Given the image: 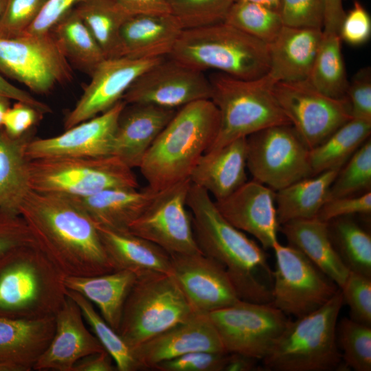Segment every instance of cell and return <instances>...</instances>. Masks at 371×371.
Returning a JSON list of instances; mask_svg holds the SVG:
<instances>
[{"instance_id": "1", "label": "cell", "mask_w": 371, "mask_h": 371, "mask_svg": "<svg viewBox=\"0 0 371 371\" xmlns=\"http://www.w3.org/2000/svg\"><path fill=\"white\" fill-rule=\"evenodd\" d=\"M19 215L35 245L64 276L115 271L95 224L73 197L31 190Z\"/></svg>"}, {"instance_id": "2", "label": "cell", "mask_w": 371, "mask_h": 371, "mask_svg": "<svg viewBox=\"0 0 371 371\" xmlns=\"http://www.w3.org/2000/svg\"><path fill=\"white\" fill-rule=\"evenodd\" d=\"M186 203L199 249L224 266L240 299L270 303L271 288L264 279L272 282L273 271L265 249L227 221L203 188L191 183Z\"/></svg>"}, {"instance_id": "3", "label": "cell", "mask_w": 371, "mask_h": 371, "mask_svg": "<svg viewBox=\"0 0 371 371\" xmlns=\"http://www.w3.org/2000/svg\"><path fill=\"white\" fill-rule=\"evenodd\" d=\"M219 126V111L211 100L178 109L139 166L148 187L159 192L190 179L199 159L214 142Z\"/></svg>"}, {"instance_id": "4", "label": "cell", "mask_w": 371, "mask_h": 371, "mask_svg": "<svg viewBox=\"0 0 371 371\" xmlns=\"http://www.w3.org/2000/svg\"><path fill=\"white\" fill-rule=\"evenodd\" d=\"M64 276L33 244L0 255V317H54L67 298Z\"/></svg>"}, {"instance_id": "5", "label": "cell", "mask_w": 371, "mask_h": 371, "mask_svg": "<svg viewBox=\"0 0 371 371\" xmlns=\"http://www.w3.org/2000/svg\"><path fill=\"white\" fill-rule=\"evenodd\" d=\"M168 57L240 79L262 77L269 69L267 45L225 22L183 30Z\"/></svg>"}, {"instance_id": "6", "label": "cell", "mask_w": 371, "mask_h": 371, "mask_svg": "<svg viewBox=\"0 0 371 371\" xmlns=\"http://www.w3.org/2000/svg\"><path fill=\"white\" fill-rule=\"evenodd\" d=\"M344 304L339 289L315 311L289 320L267 355L263 368L274 371H330L341 366L336 328Z\"/></svg>"}, {"instance_id": "7", "label": "cell", "mask_w": 371, "mask_h": 371, "mask_svg": "<svg viewBox=\"0 0 371 371\" xmlns=\"http://www.w3.org/2000/svg\"><path fill=\"white\" fill-rule=\"evenodd\" d=\"M211 100L218 109L217 136L205 153L267 127L291 125L273 92L274 82L267 74L240 79L218 72L209 78Z\"/></svg>"}, {"instance_id": "8", "label": "cell", "mask_w": 371, "mask_h": 371, "mask_svg": "<svg viewBox=\"0 0 371 371\" xmlns=\"http://www.w3.org/2000/svg\"><path fill=\"white\" fill-rule=\"evenodd\" d=\"M196 313L172 274H146L127 297L117 333L133 350Z\"/></svg>"}, {"instance_id": "9", "label": "cell", "mask_w": 371, "mask_h": 371, "mask_svg": "<svg viewBox=\"0 0 371 371\" xmlns=\"http://www.w3.org/2000/svg\"><path fill=\"white\" fill-rule=\"evenodd\" d=\"M32 190L84 197L117 188H138L132 168L113 155L30 159Z\"/></svg>"}, {"instance_id": "10", "label": "cell", "mask_w": 371, "mask_h": 371, "mask_svg": "<svg viewBox=\"0 0 371 371\" xmlns=\"http://www.w3.org/2000/svg\"><path fill=\"white\" fill-rule=\"evenodd\" d=\"M0 72L38 94L73 78L71 65L52 31L0 38Z\"/></svg>"}, {"instance_id": "11", "label": "cell", "mask_w": 371, "mask_h": 371, "mask_svg": "<svg viewBox=\"0 0 371 371\" xmlns=\"http://www.w3.org/2000/svg\"><path fill=\"white\" fill-rule=\"evenodd\" d=\"M310 149L292 125H276L247 137V168L256 180L277 191L312 177Z\"/></svg>"}, {"instance_id": "12", "label": "cell", "mask_w": 371, "mask_h": 371, "mask_svg": "<svg viewBox=\"0 0 371 371\" xmlns=\"http://www.w3.org/2000/svg\"><path fill=\"white\" fill-rule=\"evenodd\" d=\"M272 249L276 267L270 303L286 315H306L324 305L339 289L294 247L278 242Z\"/></svg>"}, {"instance_id": "13", "label": "cell", "mask_w": 371, "mask_h": 371, "mask_svg": "<svg viewBox=\"0 0 371 371\" xmlns=\"http://www.w3.org/2000/svg\"><path fill=\"white\" fill-rule=\"evenodd\" d=\"M207 314L226 352L258 360L267 355L290 320L271 303L242 300Z\"/></svg>"}, {"instance_id": "14", "label": "cell", "mask_w": 371, "mask_h": 371, "mask_svg": "<svg viewBox=\"0 0 371 371\" xmlns=\"http://www.w3.org/2000/svg\"><path fill=\"white\" fill-rule=\"evenodd\" d=\"M273 92L309 149L323 142L352 119L347 98L337 99L326 95L306 80L276 82Z\"/></svg>"}, {"instance_id": "15", "label": "cell", "mask_w": 371, "mask_h": 371, "mask_svg": "<svg viewBox=\"0 0 371 371\" xmlns=\"http://www.w3.org/2000/svg\"><path fill=\"white\" fill-rule=\"evenodd\" d=\"M190 184L188 179L159 191L130 225L128 232L156 244L169 254L202 253L187 210Z\"/></svg>"}, {"instance_id": "16", "label": "cell", "mask_w": 371, "mask_h": 371, "mask_svg": "<svg viewBox=\"0 0 371 371\" xmlns=\"http://www.w3.org/2000/svg\"><path fill=\"white\" fill-rule=\"evenodd\" d=\"M212 93L203 71L164 58L133 82L122 100L178 109L195 101L211 100Z\"/></svg>"}, {"instance_id": "17", "label": "cell", "mask_w": 371, "mask_h": 371, "mask_svg": "<svg viewBox=\"0 0 371 371\" xmlns=\"http://www.w3.org/2000/svg\"><path fill=\"white\" fill-rule=\"evenodd\" d=\"M164 58H105L91 75V80L74 107L66 115L65 130L111 109L122 100L133 82Z\"/></svg>"}, {"instance_id": "18", "label": "cell", "mask_w": 371, "mask_h": 371, "mask_svg": "<svg viewBox=\"0 0 371 371\" xmlns=\"http://www.w3.org/2000/svg\"><path fill=\"white\" fill-rule=\"evenodd\" d=\"M172 275L196 312L209 313L240 300L223 265L201 254H170Z\"/></svg>"}, {"instance_id": "19", "label": "cell", "mask_w": 371, "mask_h": 371, "mask_svg": "<svg viewBox=\"0 0 371 371\" xmlns=\"http://www.w3.org/2000/svg\"><path fill=\"white\" fill-rule=\"evenodd\" d=\"M125 104L120 100L105 112L79 123L57 136L34 137L27 146V158L111 155L117 120Z\"/></svg>"}, {"instance_id": "20", "label": "cell", "mask_w": 371, "mask_h": 371, "mask_svg": "<svg viewBox=\"0 0 371 371\" xmlns=\"http://www.w3.org/2000/svg\"><path fill=\"white\" fill-rule=\"evenodd\" d=\"M215 205L232 225L256 238L265 249H273L279 242L276 191L252 179L247 181Z\"/></svg>"}, {"instance_id": "21", "label": "cell", "mask_w": 371, "mask_h": 371, "mask_svg": "<svg viewBox=\"0 0 371 371\" xmlns=\"http://www.w3.org/2000/svg\"><path fill=\"white\" fill-rule=\"evenodd\" d=\"M201 350L226 352L208 314L199 312L133 349L142 370Z\"/></svg>"}, {"instance_id": "22", "label": "cell", "mask_w": 371, "mask_h": 371, "mask_svg": "<svg viewBox=\"0 0 371 371\" xmlns=\"http://www.w3.org/2000/svg\"><path fill=\"white\" fill-rule=\"evenodd\" d=\"M78 305L69 296L55 315V330L35 370L72 371L82 358L105 349L86 327Z\"/></svg>"}, {"instance_id": "23", "label": "cell", "mask_w": 371, "mask_h": 371, "mask_svg": "<svg viewBox=\"0 0 371 371\" xmlns=\"http://www.w3.org/2000/svg\"><path fill=\"white\" fill-rule=\"evenodd\" d=\"M177 111L148 103H126L117 120L111 155L132 169L139 168L146 152Z\"/></svg>"}, {"instance_id": "24", "label": "cell", "mask_w": 371, "mask_h": 371, "mask_svg": "<svg viewBox=\"0 0 371 371\" xmlns=\"http://www.w3.org/2000/svg\"><path fill=\"white\" fill-rule=\"evenodd\" d=\"M322 36L320 29L283 25L267 44L268 77L274 83L306 80Z\"/></svg>"}, {"instance_id": "25", "label": "cell", "mask_w": 371, "mask_h": 371, "mask_svg": "<svg viewBox=\"0 0 371 371\" xmlns=\"http://www.w3.org/2000/svg\"><path fill=\"white\" fill-rule=\"evenodd\" d=\"M247 137L232 141L221 148L205 153L192 170V184L221 200L238 189L247 180Z\"/></svg>"}, {"instance_id": "26", "label": "cell", "mask_w": 371, "mask_h": 371, "mask_svg": "<svg viewBox=\"0 0 371 371\" xmlns=\"http://www.w3.org/2000/svg\"><path fill=\"white\" fill-rule=\"evenodd\" d=\"M183 30L172 14L133 15L121 30L122 56L136 59L168 57Z\"/></svg>"}, {"instance_id": "27", "label": "cell", "mask_w": 371, "mask_h": 371, "mask_svg": "<svg viewBox=\"0 0 371 371\" xmlns=\"http://www.w3.org/2000/svg\"><path fill=\"white\" fill-rule=\"evenodd\" d=\"M55 330V316L40 319L0 317V363L21 371L34 370Z\"/></svg>"}, {"instance_id": "28", "label": "cell", "mask_w": 371, "mask_h": 371, "mask_svg": "<svg viewBox=\"0 0 371 371\" xmlns=\"http://www.w3.org/2000/svg\"><path fill=\"white\" fill-rule=\"evenodd\" d=\"M95 226L115 271H129L137 277L153 273L172 274L170 256L159 246L128 231Z\"/></svg>"}, {"instance_id": "29", "label": "cell", "mask_w": 371, "mask_h": 371, "mask_svg": "<svg viewBox=\"0 0 371 371\" xmlns=\"http://www.w3.org/2000/svg\"><path fill=\"white\" fill-rule=\"evenodd\" d=\"M159 192L150 187L117 188L84 197H73L97 225L128 232L130 225L146 209Z\"/></svg>"}, {"instance_id": "30", "label": "cell", "mask_w": 371, "mask_h": 371, "mask_svg": "<svg viewBox=\"0 0 371 371\" xmlns=\"http://www.w3.org/2000/svg\"><path fill=\"white\" fill-rule=\"evenodd\" d=\"M279 229L289 245L303 253L340 289L350 271L339 258L331 241L328 223L318 218L292 220Z\"/></svg>"}, {"instance_id": "31", "label": "cell", "mask_w": 371, "mask_h": 371, "mask_svg": "<svg viewBox=\"0 0 371 371\" xmlns=\"http://www.w3.org/2000/svg\"><path fill=\"white\" fill-rule=\"evenodd\" d=\"M137 276L126 270H115L93 276H64L67 289L76 291L99 308L103 319L117 331L127 297Z\"/></svg>"}, {"instance_id": "32", "label": "cell", "mask_w": 371, "mask_h": 371, "mask_svg": "<svg viewBox=\"0 0 371 371\" xmlns=\"http://www.w3.org/2000/svg\"><path fill=\"white\" fill-rule=\"evenodd\" d=\"M35 132L36 128L13 138L0 129V210L19 215L20 207L31 190L26 148Z\"/></svg>"}, {"instance_id": "33", "label": "cell", "mask_w": 371, "mask_h": 371, "mask_svg": "<svg viewBox=\"0 0 371 371\" xmlns=\"http://www.w3.org/2000/svg\"><path fill=\"white\" fill-rule=\"evenodd\" d=\"M340 168L306 177L276 191L279 225L292 220L315 218L328 201L329 190Z\"/></svg>"}, {"instance_id": "34", "label": "cell", "mask_w": 371, "mask_h": 371, "mask_svg": "<svg viewBox=\"0 0 371 371\" xmlns=\"http://www.w3.org/2000/svg\"><path fill=\"white\" fill-rule=\"evenodd\" d=\"M74 10L91 31L106 58L121 57V30L133 15L115 0H83Z\"/></svg>"}, {"instance_id": "35", "label": "cell", "mask_w": 371, "mask_h": 371, "mask_svg": "<svg viewBox=\"0 0 371 371\" xmlns=\"http://www.w3.org/2000/svg\"><path fill=\"white\" fill-rule=\"evenodd\" d=\"M371 122L352 118L327 139L310 149L312 176L324 171L341 168L368 139Z\"/></svg>"}, {"instance_id": "36", "label": "cell", "mask_w": 371, "mask_h": 371, "mask_svg": "<svg viewBox=\"0 0 371 371\" xmlns=\"http://www.w3.org/2000/svg\"><path fill=\"white\" fill-rule=\"evenodd\" d=\"M69 63L91 75L106 58L95 38L72 9L51 30Z\"/></svg>"}, {"instance_id": "37", "label": "cell", "mask_w": 371, "mask_h": 371, "mask_svg": "<svg viewBox=\"0 0 371 371\" xmlns=\"http://www.w3.org/2000/svg\"><path fill=\"white\" fill-rule=\"evenodd\" d=\"M323 32V31H322ZM338 34L324 33L306 80L316 90L331 98H346L349 81Z\"/></svg>"}, {"instance_id": "38", "label": "cell", "mask_w": 371, "mask_h": 371, "mask_svg": "<svg viewBox=\"0 0 371 371\" xmlns=\"http://www.w3.org/2000/svg\"><path fill=\"white\" fill-rule=\"evenodd\" d=\"M331 241L350 271L371 278V236L352 216L328 222Z\"/></svg>"}, {"instance_id": "39", "label": "cell", "mask_w": 371, "mask_h": 371, "mask_svg": "<svg viewBox=\"0 0 371 371\" xmlns=\"http://www.w3.org/2000/svg\"><path fill=\"white\" fill-rule=\"evenodd\" d=\"M67 295L80 307L85 320L104 348L113 358L119 371H137L142 370L133 350L126 344L117 331L103 319L89 301L81 294L67 289Z\"/></svg>"}, {"instance_id": "40", "label": "cell", "mask_w": 371, "mask_h": 371, "mask_svg": "<svg viewBox=\"0 0 371 371\" xmlns=\"http://www.w3.org/2000/svg\"><path fill=\"white\" fill-rule=\"evenodd\" d=\"M224 22L266 44L277 36L284 25L278 10L248 1L234 2Z\"/></svg>"}, {"instance_id": "41", "label": "cell", "mask_w": 371, "mask_h": 371, "mask_svg": "<svg viewBox=\"0 0 371 371\" xmlns=\"http://www.w3.org/2000/svg\"><path fill=\"white\" fill-rule=\"evenodd\" d=\"M370 188L371 141L368 138L339 169L330 186L328 201L370 191Z\"/></svg>"}, {"instance_id": "42", "label": "cell", "mask_w": 371, "mask_h": 371, "mask_svg": "<svg viewBox=\"0 0 371 371\" xmlns=\"http://www.w3.org/2000/svg\"><path fill=\"white\" fill-rule=\"evenodd\" d=\"M336 339L345 367L355 371L371 370V326L350 318L337 322Z\"/></svg>"}, {"instance_id": "43", "label": "cell", "mask_w": 371, "mask_h": 371, "mask_svg": "<svg viewBox=\"0 0 371 371\" xmlns=\"http://www.w3.org/2000/svg\"><path fill=\"white\" fill-rule=\"evenodd\" d=\"M171 14L183 30L224 22L233 0H169Z\"/></svg>"}, {"instance_id": "44", "label": "cell", "mask_w": 371, "mask_h": 371, "mask_svg": "<svg viewBox=\"0 0 371 371\" xmlns=\"http://www.w3.org/2000/svg\"><path fill=\"white\" fill-rule=\"evenodd\" d=\"M47 0H6L0 21V38L24 34L32 25Z\"/></svg>"}, {"instance_id": "45", "label": "cell", "mask_w": 371, "mask_h": 371, "mask_svg": "<svg viewBox=\"0 0 371 371\" xmlns=\"http://www.w3.org/2000/svg\"><path fill=\"white\" fill-rule=\"evenodd\" d=\"M340 290L350 318L371 326V278L350 271Z\"/></svg>"}, {"instance_id": "46", "label": "cell", "mask_w": 371, "mask_h": 371, "mask_svg": "<svg viewBox=\"0 0 371 371\" xmlns=\"http://www.w3.org/2000/svg\"><path fill=\"white\" fill-rule=\"evenodd\" d=\"M278 12L284 25L323 29L324 0H280Z\"/></svg>"}, {"instance_id": "47", "label": "cell", "mask_w": 371, "mask_h": 371, "mask_svg": "<svg viewBox=\"0 0 371 371\" xmlns=\"http://www.w3.org/2000/svg\"><path fill=\"white\" fill-rule=\"evenodd\" d=\"M227 352L195 351L160 362L159 371H224Z\"/></svg>"}, {"instance_id": "48", "label": "cell", "mask_w": 371, "mask_h": 371, "mask_svg": "<svg viewBox=\"0 0 371 371\" xmlns=\"http://www.w3.org/2000/svg\"><path fill=\"white\" fill-rule=\"evenodd\" d=\"M352 118L371 122V72L360 69L349 82L346 92Z\"/></svg>"}, {"instance_id": "49", "label": "cell", "mask_w": 371, "mask_h": 371, "mask_svg": "<svg viewBox=\"0 0 371 371\" xmlns=\"http://www.w3.org/2000/svg\"><path fill=\"white\" fill-rule=\"evenodd\" d=\"M338 34L341 41L351 45L366 43L371 35V18L364 8L355 0L352 8L346 13Z\"/></svg>"}, {"instance_id": "50", "label": "cell", "mask_w": 371, "mask_h": 371, "mask_svg": "<svg viewBox=\"0 0 371 371\" xmlns=\"http://www.w3.org/2000/svg\"><path fill=\"white\" fill-rule=\"evenodd\" d=\"M371 213V192L360 195L344 196L327 201L321 207L316 218L324 222L353 214Z\"/></svg>"}, {"instance_id": "51", "label": "cell", "mask_w": 371, "mask_h": 371, "mask_svg": "<svg viewBox=\"0 0 371 371\" xmlns=\"http://www.w3.org/2000/svg\"><path fill=\"white\" fill-rule=\"evenodd\" d=\"M34 243L23 218L0 210V255L19 246Z\"/></svg>"}, {"instance_id": "52", "label": "cell", "mask_w": 371, "mask_h": 371, "mask_svg": "<svg viewBox=\"0 0 371 371\" xmlns=\"http://www.w3.org/2000/svg\"><path fill=\"white\" fill-rule=\"evenodd\" d=\"M43 115L30 104L16 102L5 112L2 128L10 137H20L36 128V126L42 119Z\"/></svg>"}, {"instance_id": "53", "label": "cell", "mask_w": 371, "mask_h": 371, "mask_svg": "<svg viewBox=\"0 0 371 371\" xmlns=\"http://www.w3.org/2000/svg\"><path fill=\"white\" fill-rule=\"evenodd\" d=\"M82 1L47 0L38 16L25 32L43 34L51 31L61 18Z\"/></svg>"}, {"instance_id": "54", "label": "cell", "mask_w": 371, "mask_h": 371, "mask_svg": "<svg viewBox=\"0 0 371 371\" xmlns=\"http://www.w3.org/2000/svg\"><path fill=\"white\" fill-rule=\"evenodd\" d=\"M132 15L171 14L169 0H115Z\"/></svg>"}, {"instance_id": "55", "label": "cell", "mask_w": 371, "mask_h": 371, "mask_svg": "<svg viewBox=\"0 0 371 371\" xmlns=\"http://www.w3.org/2000/svg\"><path fill=\"white\" fill-rule=\"evenodd\" d=\"M0 95L5 96L15 102H22L35 108L43 115L52 113V110L47 104L32 96L28 92L13 85L0 72Z\"/></svg>"}, {"instance_id": "56", "label": "cell", "mask_w": 371, "mask_h": 371, "mask_svg": "<svg viewBox=\"0 0 371 371\" xmlns=\"http://www.w3.org/2000/svg\"><path fill=\"white\" fill-rule=\"evenodd\" d=\"M115 362L107 351L93 353L78 361L72 371H115Z\"/></svg>"}, {"instance_id": "57", "label": "cell", "mask_w": 371, "mask_h": 371, "mask_svg": "<svg viewBox=\"0 0 371 371\" xmlns=\"http://www.w3.org/2000/svg\"><path fill=\"white\" fill-rule=\"evenodd\" d=\"M324 19L322 31L324 33L338 34L346 14L343 0H324Z\"/></svg>"}, {"instance_id": "58", "label": "cell", "mask_w": 371, "mask_h": 371, "mask_svg": "<svg viewBox=\"0 0 371 371\" xmlns=\"http://www.w3.org/2000/svg\"><path fill=\"white\" fill-rule=\"evenodd\" d=\"M258 359L239 353H228L224 371L265 370L258 366Z\"/></svg>"}, {"instance_id": "59", "label": "cell", "mask_w": 371, "mask_h": 371, "mask_svg": "<svg viewBox=\"0 0 371 371\" xmlns=\"http://www.w3.org/2000/svg\"><path fill=\"white\" fill-rule=\"evenodd\" d=\"M11 100L5 96L0 95V129L3 126V121L5 112L10 106Z\"/></svg>"}, {"instance_id": "60", "label": "cell", "mask_w": 371, "mask_h": 371, "mask_svg": "<svg viewBox=\"0 0 371 371\" xmlns=\"http://www.w3.org/2000/svg\"><path fill=\"white\" fill-rule=\"evenodd\" d=\"M234 2L236 1H248V2H253L259 4H262L263 5H265L267 7H269L271 9L276 10L278 11V8L280 5V0H233Z\"/></svg>"}, {"instance_id": "61", "label": "cell", "mask_w": 371, "mask_h": 371, "mask_svg": "<svg viewBox=\"0 0 371 371\" xmlns=\"http://www.w3.org/2000/svg\"><path fill=\"white\" fill-rule=\"evenodd\" d=\"M5 2H6V0H0V21L1 19V17L4 12Z\"/></svg>"}]
</instances>
